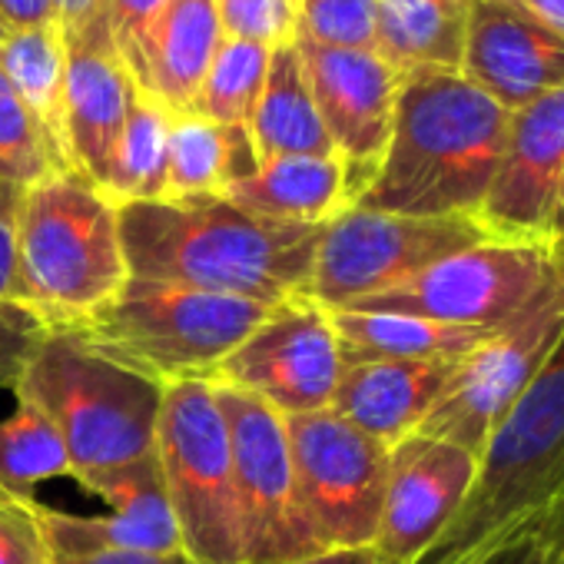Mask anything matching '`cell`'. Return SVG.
Returning a JSON list of instances; mask_svg holds the SVG:
<instances>
[{"instance_id":"obj_3","label":"cell","mask_w":564,"mask_h":564,"mask_svg":"<svg viewBox=\"0 0 564 564\" xmlns=\"http://www.w3.org/2000/svg\"><path fill=\"white\" fill-rule=\"evenodd\" d=\"M130 279L117 206L80 173H54L24 189L14 303L47 333L74 329Z\"/></svg>"},{"instance_id":"obj_4","label":"cell","mask_w":564,"mask_h":564,"mask_svg":"<svg viewBox=\"0 0 564 564\" xmlns=\"http://www.w3.org/2000/svg\"><path fill=\"white\" fill-rule=\"evenodd\" d=\"M564 491V333L491 432L478 455L475 485L415 564H465L514 528L538 521Z\"/></svg>"},{"instance_id":"obj_13","label":"cell","mask_w":564,"mask_h":564,"mask_svg":"<svg viewBox=\"0 0 564 564\" xmlns=\"http://www.w3.org/2000/svg\"><path fill=\"white\" fill-rule=\"evenodd\" d=\"M346 359L329 310L310 296H290L223 359L213 382L239 389L282 419L333 405Z\"/></svg>"},{"instance_id":"obj_32","label":"cell","mask_w":564,"mask_h":564,"mask_svg":"<svg viewBox=\"0 0 564 564\" xmlns=\"http://www.w3.org/2000/svg\"><path fill=\"white\" fill-rule=\"evenodd\" d=\"M379 0H300V31L329 47H376Z\"/></svg>"},{"instance_id":"obj_9","label":"cell","mask_w":564,"mask_h":564,"mask_svg":"<svg viewBox=\"0 0 564 564\" xmlns=\"http://www.w3.org/2000/svg\"><path fill=\"white\" fill-rule=\"evenodd\" d=\"M564 272V239L518 242L481 239L409 279L405 286L366 300L359 313H405L458 329H498L524 313Z\"/></svg>"},{"instance_id":"obj_22","label":"cell","mask_w":564,"mask_h":564,"mask_svg":"<svg viewBox=\"0 0 564 564\" xmlns=\"http://www.w3.org/2000/svg\"><path fill=\"white\" fill-rule=\"evenodd\" d=\"M246 130L259 163L279 156H336V147L310 94L296 41L272 47L265 87Z\"/></svg>"},{"instance_id":"obj_15","label":"cell","mask_w":564,"mask_h":564,"mask_svg":"<svg viewBox=\"0 0 564 564\" xmlns=\"http://www.w3.org/2000/svg\"><path fill=\"white\" fill-rule=\"evenodd\" d=\"M564 186V87L508 117L505 153L478 209L491 239L547 242Z\"/></svg>"},{"instance_id":"obj_7","label":"cell","mask_w":564,"mask_h":564,"mask_svg":"<svg viewBox=\"0 0 564 564\" xmlns=\"http://www.w3.org/2000/svg\"><path fill=\"white\" fill-rule=\"evenodd\" d=\"M156 458L183 551L196 564H242L229 429L213 382L163 389Z\"/></svg>"},{"instance_id":"obj_44","label":"cell","mask_w":564,"mask_h":564,"mask_svg":"<svg viewBox=\"0 0 564 564\" xmlns=\"http://www.w3.org/2000/svg\"><path fill=\"white\" fill-rule=\"evenodd\" d=\"M518 4L564 41V0H518Z\"/></svg>"},{"instance_id":"obj_6","label":"cell","mask_w":564,"mask_h":564,"mask_svg":"<svg viewBox=\"0 0 564 564\" xmlns=\"http://www.w3.org/2000/svg\"><path fill=\"white\" fill-rule=\"evenodd\" d=\"M265 313V303L130 275L113 300L67 333L160 386L213 382L223 359Z\"/></svg>"},{"instance_id":"obj_30","label":"cell","mask_w":564,"mask_h":564,"mask_svg":"<svg viewBox=\"0 0 564 564\" xmlns=\"http://www.w3.org/2000/svg\"><path fill=\"white\" fill-rule=\"evenodd\" d=\"M84 491L104 498L117 518H127L147 531H153L163 544L183 551L180 544V531H176V518L166 498V485H163V468L156 452L143 455L130 465H117L107 471H97L84 481H77Z\"/></svg>"},{"instance_id":"obj_37","label":"cell","mask_w":564,"mask_h":564,"mask_svg":"<svg viewBox=\"0 0 564 564\" xmlns=\"http://www.w3.org/2000/svg\"><path fill=\"white\" fill-rule=\"evenodd\" d=\"M24 189L0 183V303H14L18 286V223Z\"/></svg>"},{"instance_id":"obj_45","label":"cell","mask_w":564,"mask_h":564,"mask_svg":"<svg viewBox=\"0 0 564 564\" xmlns=\"http://www.w3.org/2000/svg\"><path fill=\"white\" fill-rule=\"evenodd\" d=\"M554 239H564V186H561V199H557V216H554Z\"/></svg>"},{"instance_id":"obj_40","label":"cell","mask_w":564,"mask_h":564,"mask_svg":"<svg viewBox=\"0 0 564 564\" xmlns=\"http://www.w3.org/2000/svg\"><path fill=\"white\" fill-rule=\"evenodd\" d=\"M54 564H196L186 551H94L77 557H54Z\"/></svg>"},{"instance_id":"obj_38","label":"cell","mask_w":564,"mask_h":564,"mask_svg":"<svg viewBox=\"0 0 564 564\" xmlns=\"http://www.w3.org/2000/svg\"><path fill=\"white\" fill-rule=\"evenodd\" d=\"M465 564H547V554H544V544L538 534V521L514 528L511 534L488 544L485 551H478Z\"/></svg>"},{"instance_id":"obj_34","label":"cell","mask_w":564,"mask_h":564,"mask_svg":"<svg viewBox=\"0 0 564 564\" xmlns=\"http://www.w3.org/2000/svg\"><path fill=\"white\" fill-rule=\"evenodd\" d=\"M166 8H170V0H100V14L107 21L110 41H113L123 67L130 70L133 84L143 74L150 37Z\"/></svg>"},{"instance_id":"obj_5","label":"cell","mask_w":564,"mask_h":564,"mask_svg":"<svg viewBox=\"0 0 564 564\" xmlns=\"http://www.w3.org/2000/svg\"><path fill=\"white\" fill-rule=\"evenodd\" d=\"M163 389L57 329L34 349L14 399H28L51 419L64 438L70 478L84 481L156 452Z\"/></svg>"},{"instance_id":"obj_33","label":"cell","mask_w":564,"mask_h":564,"mask_svg":"<svg viewBox=\"0 0 564 564\" xmlns=\"http://www.w3.org/2000/svg\"><path fill=\"white\" fill-rule=\"evenodd\" d=\"M213 8L229 41L282 47L300 31V0H213Z\"/></svg>"},{"instance_id":"obj_12","label":"cell","mask_w":564,"mask_h":564,"mask_svg":"<svg viewBox=\"0 0 564 564\" xmlns=\"http://www.w3.org/2000/svg\"><path fill=\"white\" fill-rule=\"evenodd\" d=\"M216 399L229 429L242 564H290L323 551L300 505L282 415L229 386H216Z\"/></svg>"},{"instance_id":"obj_18","label":"cell","mask_w":564,"mask_h":564,"mask_svg":"<svg viewBox=\"0 0 564 564\" xmlns=\"http://www.w3.org/2000/svg\"><path fill=\"white\" fill-rule=\"evenodd\" d=\"M67 87H64V147L74 173L97 189L107 180L137 84L123 67L107 21L97 11L84 28L64 31Z\"/></svg>"},{"instance_id":"obj_1","label":"cell","mask_w":564,"mask_h":564,"mask_svg":"<svg viewBox=\"0 0 564 564\" xmlns=\"http://www.w3.org/2000/svg\"><path fill=\"white\" fill-rule=\"evenodd\" d=\"M133 279L275 306L306 296L323 226L275 223L223 193L163 196L117 206Z\"/></svg>"},{"instance_id":"obj_11","label":"cell","mask_w":564,"mask_h":564,"mask_svg":"<svg viewBox=\"0 0 564 564\" xmlns=\"http://www.w3.org/2000/svg\"><path fill=\"white\" fill-rule=\"evenodd\" d=\"M296 491L316 544L369 547L379 531L389 448L333 409L286 415Z\"/></svg>"},{"instance_id":"obj_16","label":"cell","mask_w":564,"mask_h":564,"mask_svg":"<svg viewBox=\"0 0 564 564\" xmlns=\"http://www.w3.org/2000/svg\"><path fill=\"white\" fill-rule=\"evenodd\" d=\"M475 475L478 455L455 442L412 432L392 445L372 547L395 564H415L452 524Z\"/></svg>"},{"instance_id":"obj_20","label":"cell","mask_w":564,"mask_h":564,"mask_svg":"<svg viewBox=\"0 0 564 564\" xmlns=\"http://www.w3.org/2000/svg\"><path fill=\"white\" fill-rule=\"evenodd\" d=\"M223 196L246 213L300 226H326L352 206L349 173L339 156L265 160L252 176L239 180Z\"/></svg>"},{"instance_id":"obj_23","label":"cell","mask_w":564,"mask_h":564,"mask_svg":"<svg viewBox=\"0 0 564 564\" xmlns=\"http://www.w3.org/2000/svg\"><path fill=\"white\" fill-rule=\"evenodd\" d=\"M468 0H379L376 54L405 74L462 70Z\"/></svg>"},{"instance_id":"obj_31","label":"cell","mask_w":564,"mask_h":564,"mask_svg":"<svg viewBox=\"0 0 564 564\" xmlns=\"http://www.w3.org/2000/svg\"><path fill=\"white\" fill-rule=\"evenodd\" d=\"M54 173L70 170L51 147L37 117L11 87L4 67H0V183L31 189Z\"/></svg>"},{"instance_id":"obj_10","label":"cell","mask_w":564,"mask_h":564,"mask_svg":"<svg viewBox=\"0 0 564 564\" xmlns=\"http://www.w3.org/2000/svg\"><path fill=\"white\" fill-rule=\"evenodd\" d=\"M564 333V272L514 319L488 333L468 356L455 362V372L422 422V435L455 442L471 455H481L491 432L541 372Z\"/></svg>"},{"instance_id":"obj_14","label":"cell","mask_w":564,"mask_h":564,"mask_svg":"<svg viewBox=\"0 0 564 564\" xmlns=\"http://www.w3.org/2000/svg\"><path fill=\"white\" fill-rule=\"evenodd\" d=\"M306 84L316 100L319 120L346 163L352 203L362 196L389 147L402 74L392 70L376 51L329 47L296 31Z\"/></svg>"},{"instance_id":"obj_41","label":"cell","mask_w":564,"mask_h":564,"mask_svg":"<svg viewBox=\"0 0 564 564\" xmlns=\"http://www.w3.org/2000/svg\"><path fill=\"white\" fill-rule=\"evenodd\" d=\"M538 534H541L547 564H564V491L538 518Z\"/></svg>"},{"instance_id":"obj_25","label":"cell","mask_w":564,"mask_h":564,"mask_svg":"<svg viewBox=\"0 0 564 564\" xmlns=\"http://www.w3.org/2000/svg\"><path fill=\"white\" fill-rule=\"evenodd\" d=\"M259 170L246 127H219L196 113H173L166 196L226 193Z\"/></svg>"},{"instance_id":"obj_26","label":"cell","mask_w":564,"mask_h":564,"mask_svg":"<svg viewBox=\"0 0 564 564\" xmlns=\"http://www.w3.org/2000/svg\"><path fill=\"white\" fill-rule=\"evenodd\" d=\"M0 67H4L11 87L37 117L51 147L70 170L67 147H64V87H67L64 28L54 21V24L18 31L8 41H0Z\"/></svg>"},{"instance_id":"obj_28","label":"cell","mask_w":564,"mask_h":564,"mask_svg":"<svg viewBox=\"0 0 564 564\" xmlns=\"http://www.w3.org/2000/svg\"><path fill=\"white\" fill-rule=\"evenodd\" d=\"M54 478H70L64 438L37 405L18 399L14 412L0 419V495L37 501L34 491Z\"/></svg>"},{"instance_id":"obj_21","label":"cell","mask_w":564,"mask_h":564,"mask_svg":"<svg viewBox=\"0 0 564 564\" xmlns=\"http://www.w3.org/2000/svg\"><path fill=\"white\" fill-rule=\"evenodd\" d=\"M223 41L213 0H170L150 37L137 90L160 100L170 113H189Z\"/></svg>"},{"instance_id":"obj_36","label":"cell","mask_w":564,"mask_h":564,"mask_svg":"<svg viewBox=\"0 0 564 564\" xmlns=\"http://www.w3.org/2000/svg\"><path fill=\"white\" fill-rule=\"evenodd\" d=\"M47 326L18 303H0V389L14 392Z\"/></svg>"},{"instance_id":"obj_27","label":"cell","mask_w":564,"mask_h":564,"mask_svg":"<svg viewBox=\"0 0 564 564\" xmlns=\"http://www.w3.org/2000/svg\"><path fill=\"white\" fill-rule=\"evenodd\" d=\"M170 123H173V113L160 100L137 90L127 123H123V137L113 153V163L100 186V193L113 206L150 203V199L166 196Z\"/></svg>"},{"instance_id":"obj_2","label":"cell","mask_w":564,"mask_h":564,"mask_svg":"<svg viewBox=\"0 0 564 564\" xmlns=\"http://www.w3.org/2000/svg\"><path fill=\"white\" fill-rule=\"evenodd\" d=\"M508 117L458 70L405 74L389 147L352 206L478 219L505 153Z\"/></svg>"},{"instance_id":"obj_19","label":"cell","mask_w":564,"mask_h":564,"mask_svg":"<svg viewBox=\"0 0 564 564\" xmlns=\"http://www.w3.org/2000/svg\"><path fill=\"white\" fill-rule=\"evenodd\" d=\"M455 362H405V359H372L343 369L333 395V412L349 425L382 442L399 445L422 429L435 402L442 399Z\"/></svg>"},{"instance_id":"obj_42","label":"cell","mask_w":564,"mask_h":564,"mask_svg":"<svg viewBox=\"0 0 564 564\" xmlns=\"http://www.w3.org/2000/svg\"><path fill=\"white\" fill-rule=\"evenodd\" d=\"M290 564H395V561H389L386 554H379L369 544V547H326V551H316V554L290 561Z\"/></svg>"},{"instance_id":"obj_35","label":"cell","mask_w":564,"mask_h":564,"mask_svg":"<svg viewBox=\"0 0 564 564\" xmlns=\"http://www.w3.org/2000/svg\"><path fill=\"white\" fill-rule=\"evenodd\" d=\"M37 508L41 501L0 495V564H54Z\"/></svg>"},{"instance_id":"obj_8","label":"cell","mask_w":564,"mask_h":564,"mask_svg":"<svg viewBox=\"0 0 564 564\" xmlns=\"http://www.w3.org/2000/svg\"><path fill=\"white\" fill-rule=\"evenodd\" d=\"M491 239L471 216H402L349 206L323 226L306 296L323 310H349L409 279L438 259Z\"/></svg>"},{"instance_id":"obj_39","label":"cell","mask_w":564,"mask_h":564,"mask_svg":"<svg viewBox=\"0 0 564 564\" xmlns=\"http://www.w3.org/2000/svg\"><path fill=\"white\" fill-rule=\"evenodd\" d=\"M51 0H0V41H8L18 31L54 24Z\"/></svg>"},{"instance_id":"obj_17","label":"cell","mask_w":564,"mask_h":564,"mask_svg":"<svg viewBox=\"0 0 564 564\" xmlns=\"http://www.w3.org/2000/svg\"><path fill=\"white\" fill-rule=\"evenodd\" d=\"M458 74L511 113L564 87V41L518 0H468Z\"/></svg>"},{"instance_id":"obj_29","label":"cell","mask_w":564,"mask_h":564,"mask_svg":"<svg viewBox=\"0 0 564 564\" xmlns=\"http://www.w3.org/2000/svg\"><path fill=\"white\" fill-rule=\"evenodd\" d=\"M269 57L272 47L226 37L193 97L189 113L219 127H249L259 94L265 87Z\"/></svg>"},{"instance_id":"obj_43","label":"cell","mask_w":564,"mask_h":564,"mask_svg":"<svg viewBox=\"0 0 564 564\" xmlns=\"http://www.w3.org/2000/svg\"><path fill=\"white\" fill-rule=\"evenodd\" d=\"M54 4V18L64 31H77L84 28L97 11H100V0H51Z\"/></svg>"},{"instance_id":"obj_24","label":"cell","mask_w":564,"mask_h":564,"mask_svg":"<svg viewBox=\"0 0 564 564\" xmlns=\"http://www.w3.org/2000/svg\"><path fill=\"white\" fill-rule=\"evenodd\" d=\"M336 326L343 359L372 362V359H405V362H452L468 356L495 329H458L405 313H359V310H329Z\"/></svg>"}]
</instances>
